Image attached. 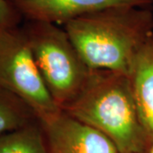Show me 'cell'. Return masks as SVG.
Masks as SVG:
<instances>
[{"mask_svg":"<svg viewBox=\"0 0 153 153\" xmlns=\"http://www.w3.org/2000/svg\"><path fill=\"white\" fill-rule=\"evenodd\" d=\"M40 122L48 153H119L104 134L63 111Z\"/></svg>","mask_w":153,"mask_h":153,"instance_id":"5b68a950","label":"cell"},{"mask_svg":"<svg viewBox=\"0 0 153 153\" xmlns=\"http://www.w3.org/2000/svg\"><path fill=\"white\" fill-rule=\"evenodd\" d=\"M152 2H153V0H152Z\"/></svg>","mask_w":153,"mask_h":153,"instance_id":"7c38bea8","label":"cell"},{"mask_svg":"<svg viewBox=\"0 0 153 153\" xmlns=\"http://www.w3.org/2000/svg\"><path fill=\"white\" fill-rule=\"evenodd\" d=\"M22 29L48 91L62 111L82 92L91 69L58 25L27 22Z\"/></svg>","mask_w":153,"mask_h":153,"instance_id":"3957f363","label":"cell"},{"mask_svg":"<svg viewBox=\"0 0 153 153\" xmlns=\"http://www.w3.org/2000/svg\"><path fill=\"white\" fill-rule=\"evenodd\" d=\"M0 88L22 99L39 120L61 111L44 83L26 34L18 26L0 29Z\"/></svg>","mask_w":153,"mask_h":153,"instance_id":"277c9868","label":"cell"},{"mask_svg":"<svg viewBox=\"0 0 153 153\" xmlns=\"http://www.w3.org/2000/svg\"><path fill=\"white\" fill-rule=\"evenodd\" d=\"M27 22L65 25L77 17L116 6L147 7L152 0H9Z\"/></svg>","mask_w":153,"mask_h":153,"instance_id":"8992f818","label":"cell"},{"mask_svg":"<svg viewBox=\"0 0 153 153\" xmlns=\"http://www.w3.org/2000/svg\"><path fill=\"white\" fill-rule=\"evenodd\" d=\"M62 111L104 134L119 153H148L152 146L123 73L91 69L82 92Z\"/></svg>","mask_w":153,"mask_h":153,"instance_id":"7a4b0ae2","label":"cell"},{"mask_svg":"<svg viewBox=\"0 0 153 153\" xmlns=\"http://www.w3.org/2000/svg\"><path fill=\"white\" fill-rule=\"evenodd\" d=\"M128 76L140 118L153 138V33L138 52Z\"/></svg>","mask_w":153,"mask_h":153,"instance_id":"52a82bcc","label":"cell"},{"mask_svg":"<svg viewBox=\"0 0 153 153\" xmlns=\"http://www.w3.org/2000/svg\"><path fill=\"white\" fill-rule=\"evenodd\" d=\"M149 7L106 8L73 19L64 29L90 69L128 75L138 52L153 33Z\"/></svg>","mask_w":153,"mask_h":153,"instance_id":"6da1fadb","label":"cell"},{"mask_svg":"<svg viewBox=\"0 0 153 153\" xmlns=\"http://www.w3.org/2000/svg\"><path fill=\"white\" fill-rule=\"evenodd\" d=\"M148 153H153V145L151 147V149H150V151L148 152Z\"/></svg>","mask_w":153,"mask_h":153,"instance_id":"8fae6325","label":"cell"},{"mask_svg":"<svg viewBox=\"0 0 153 153\" xmlns=\"http://www.w3.org/2000/svg\"><path fill=\"white\" fill-rule=\"evenodd\" d=\"M0 153H48L40 120L1 135Z\"/></svg>","mask_w":153,"mask_h":153,"instance_id":"ba28073f","label":"cell"},{"mask_svg":"<svg viewBox=\"0 0 153 153\" xmlns=\"http://www.w3.org/2000/svg\"><path fill=\"white\" fill-rule=\"evenodd\" d=\"M21 18L9 0H0V29L18 26Z\"/></svg>","mask_w":153,"mask_h":153,"instance_id":"30bf717a","label":"cell"},{"mask_svg":"<svg viewBox=\"0 0 153 153\" xmlns=\"http://www.w3.org/2000/svg\"><path fill=\"white\" fill-rule=\"evenodd\" d=\"M39 120L22 99L0 88V136Z\"/></svg>","mask_w":153,"mask_h":153,"instance_id":"9c48e42d","label":"cell"}]
</instances>
